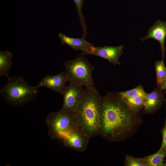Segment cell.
I'll return each mask as SVG.
<instances>
[{"instance_id":"8992f818","label":"cell","mask_w":166,"mask_h":166,"mask_svg":"<svg viewBox=\"0 0 166 166\" xmlns=\"http://www.w3.org/2000/svg\"><path fill=\"white\" fill-rule=\"evenodd\" d=\"M89 136L79 126L61 133L58 139H61L64 145L75 151L83 152L87 148Z\"/></svg>"},{"instance_id":"9c48e42d","label":"cell","mask_w":166,"mask_h":166,"mask_svg":"<svg viewBox=\"0 0 166 166\" xmlns=\"http://www.w3.org/2000/svg\"><path fill=\"white\" fill-rule=\"evenodd\" d=\"M69 80L65 71L56 75L47 74L38 83V88L45 87L61 94L66 86V83Z\"/></svg>"},{"instance_id":"603a6c76","label":"cell","mask_w":166,"mask_h":166,"mask_svg":"<svg viewBox=\"0 0 166 166\" xmlns=\"http://www.w3.org/2000/svg\"><path fill=\"white\" fill-rule=\"evenodd\" d=\"M164 102H165V103L166 107V98H165Z\"/></svg>"},{"instance_id":"5bb4252c","label":"cell","mask_w":166,"mask_h":166,"mask_svg":"<svg viewBox=\"0 0 166 166\" xmlns=\"http://www.w3.org/2000/svg\"><path fill=\"white\" fill-rule=\"evenodd\" d=\"M13 54L8 50L0 52V76H4L9 79L8 74L12 66Z\"/></svg>"},{"instance_id":"8fae6325","label":"cell","mask_w":166,"mask_h":166,"mask_svg":"<svg viewBox=\"0 0 166 166\" xmlns=\"http://www.w3.org/2000/svg\"><path fill=\"white\" fill-rule=\"evenodd\" d=\"M164 94L163 90L157 87L150 93H147L144 107L140 113L148 114L156 112L164 101Z\"/></svg>"},{"instance_id":"ffe728a7","label":"cell","mask_w":166,"mask_h":166,"mask_svg":"<svg viewBox=\"0 0 166 166\" xmlns=\"http://www.w3.org/2000/svg\"><path fill=\"white\" fill-rule=\"evenodd\" d=\"M160 88L162 90L166 91V77L161 82L159 86L157 87Z\"/></svg>"},{"instance_id":"7402d4cb","label":"cell","mask_w":166,"mask_h":166,"mask_svg":"<svg viewBox=\"0 0 166 166\" xmlns=\"http://www.w3.org/2000/svg\"><path fill=\"white\" fill-rule=\"evenodd\" d=\"M166 124V117L165 120L164 124Z\"/></svg>"},{"instance_id":"52a82bcc","label":"cell","mask_w":166,"mask_h":166,"mask_svg":"<svg viewBox=\"0 0 166 166\" xmlns=\"http://www.w3.org/2000/svg\"><path fill=\"white\" fill-rule=\"evenodd\" d=\"M85 89L82 86L69 82L66 86L61 95L63 97L62 106L61 109L75 113L84 93Z\"/></svg>"},{"instance_id":"3957f363","label":"cell","mask_w":166,"mask_h":166,"mask_svg":"<svg viewBox=\"0 0 166 166\" xmlns=\"http://www.w3.org/2000/svg\"><path fill=\"white\" fill-rule=\"evenodd\" d=\"M0 90V93L9 104L19 106L33 100L38 94V88L29 84L21 76H15L7 79Z\"/></svg>"},{"instance_id":"277c9868","label":"cell","mask_w":166,"mask_h":166,"mask_svg":"<svg viewBox=\"0 0 166 166\" xmlns=\"http://www.w3.org/2000/svg\"><path fill=\"white\" fill-rule=\"evenodd\" d=\"M63 65L69 82L84 86L88 89H96L92 75L94 67L83 55L65 61Z\"/></svg>"},{"instance_id":"2e32d148","label":"cell","mask_w":166,"mask_h":166,"mask_svg":"<svg viewBox=\"0 0 166 166\" xmlns=\"http://www.w3.org/2000/svg\"><path fill=\"white\" fill-rule=\"evenodd\" d=\"M155 69L156 74L157 87H158L166 77V67L164 60L162 59L156 61Z\"/></svg>"},{"instance_id":"e0dca14e","label":"cell","mask_w":166,"mask_h":166,"mask_svg":"<svg viewBox=\"0 0 166 166\" xmlns=\"http://www.w3.org/2000/svg\"><path fill=\"white\" fill-rule=\"evenodd\" d=\"M124 165L126 166H146L143 157L137 158L128 154L125 155Z\"/></svg>"},{"instance_id":"4fadbf2b","label":"cell","mask_w":166,"mask_h":166,"mask_svg":"<svg viewBox=\"0 0 166 166\" xmlns=\"http://www.w3.org/2000/svg\"><path fill=\"white\" fill-rule=\"evenodd\" d=\"M58 37L62 44L67 45L73 50H80L82 51L83 53L79 55L80 56L88 55L94 46L93 44L88 42L83 37L81 38H71L61 33L59 34Z\"/></svg>"},{"instance_id":"7a4b0ae2","label":"cell","mask_w":166,"mask_h":166,"mask_svg":"<svg viewBox=\"0 0 166 166\" xmlns=\"http://www.w3.org/2000/svg\"><path fill=\"white\" fill-rule=\"evenodd\" d=\"M101 98L96 89L86 88L75 113L79 126L90 138L99 135Z\"/></svg>"},{"instance_id":"ac0fdd59","label":"cell","mask_w":166,"mask_h":166,"mask_svg":"<svg viewBox=\"0 0 166 166\" xmlns=\"http://www.w3.org/2000/svg\"><path fill=\"white\" fill-rule=\"evenodd\" d=\"M76 5L78 16L80 20V22L81 26L83 32V36L82 37L84 38L86 37L87 34V27L86 25L84 16L82 13L81 9L82 4V0H74Z\"/></svg>"},{"instance_id":"ba28073f","label":"cell","mask_w":166,"mask_h":166,"mask_svg":"<svg viewBox=\"0 0 166 166\" xmlns=\"http://www.w3.org/2000/svg\"><path fill=\"white\" fill-rule=\"evenodd\" d=\"M119 93L128 108L134 113H139L143 109L147 93L142 85L128 91L119 92Z\"/></svg>"},{"instance_id":"6da1fadb","label":"cell","mask_w":166,"mask_h":166,"mask_svg":"<svg viewBox=\"0 0 166 166\" xmlns=\"http://www.w3.org/2000/svg\"><path fill=\"white\" fill-rule=\"evenodd\" d=\"M143 122L140 113L132 111L119 92H111L102 96L99 135L112 142L130 138Z\"/></svg>"},{"instance_id":"44dd1931","label":"cell","mask_w":166,"mask_h":166,"mask_svg":"<svg viewBox=\"0 0 166 166\" xmlns=\"http://www.w3.org/2000/svg\"><path fill=\"white\" fill-rule=\"evenodd\" d=\"M164 166H166V158L164 163Z\"/></svg>"},{"instance_id":"7c38bea8","label":"cell","mask_w":166,"mask_h":166,"mask_svg":"<svg viewBox=\"0 0 166 166\" xmlns=\"http://www.w3.org/2000/svg\"><path fill=\"white\" fill-rule=\"evenodd\" d=\"M166 37V21L157 20L148 30L147 34L140 39L142 42L152 38L158 41L160 45L162 59L164 60L165 51V40Z\"/></svg>"},{"instance_id":"30bf717a","label":"cell","mask_w":166,"mask_h":166,"mask_svg":"<svg viewBox=\"0 0 166 166\" xmlns=\"http://www.w3.org/2000/svg\"><path fill=\"white\" fill-rule=\"evenodd\" d=\"M124 46L123 45L117 46H94L88 55L97 56L104 58L114 65H120L119 59L123 53Z\"/></svg>"},{"instance_id":"5b68a950","label":"cell","mask_w":166,"mask_h":166,"mask_svg":"<svg viewBox=\"0 0 166 166\" xmlns=\"http://www.w3.org/2000/svg\"><path fill=\"white\" fill-rule=\"evenodd\" d=\"M45 122L48 135L53 139H58L60 133L79 126L75 113L61 109L57 112L49 113Z\"/></svg>"},{"instance_id":"d6986e66","label":"cell","mask_w":166,"mask_h":166,"mask_svg":"<svg viewBox=\"0 0 166 166\" xmlns=\"http://www.w3.org/2000/svg\"><path fill=\"white\" fill-rule=\"evenodd\" d=\"M162 135V142L159 151L166 150V124H164L161 131Z\"/></svg>"},{"instance_id":"9a60e30c","label":"cell","mask_w":166,"mask_h":166,"mask_svg":"<svg viewBox=\"0 0 166 166\" xmlns=\"http://www.w3.org/2000/svg\"><path fill=\"white\" fill-rule=\"evenodd\" d=\"M166 150L158 151L156 153L143 157L146 166H164Z\"/></svg>"}]
</instances>
